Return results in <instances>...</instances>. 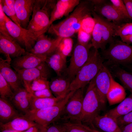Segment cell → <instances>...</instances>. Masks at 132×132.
<instances>
[{"mask_svg":"<svg viewBox=\"0 0 132 132\" xmlns=\"http://www.w3.org/2000/svg\"><path fill=\"white\" fill-rule=\"evenodd\" d=\"M94 10V4L90 0H80L75 9L65 19L56 24H52L48 32L62 38L70 37L78 33L84 18L92 13Z\"/></svg>","mask_w":132,"mask_h":132,"instance_id":"cell-1","label":"cell"},{"mask_svg":"<svg viewBox=\"0 0 132 132\" xmlns=\"http://www.w3.org/2000/svg\"><path fill=\"white\" fill-rule=\"evenodd\" d=\"M55 4L54 0H36L32 18L26 29L36 40L48 31L50 15Z\"/></svg>","mask_w":132,"mask_h":132,"instance_id":"cell-2","label":"cell"},{"mask_svg":"<svg viewBox=\"0 0 132 132\" xmlns=\"http://www.w3.org/2000/svg\"><path fill=\"white\" fill-rule=\"evenodd\" d=\"M103 58L98 49L90 50L88 58L71 81L70 91L85 88L97 75L103 65Z\"/></svg>","mask_w":132,"mask_h":132,"instance_id":"cell-3","label":"cell"},{"mask_svg":"<svg viewBox=\"0 0 132 132\" xmlns=\"http://www.w3.org/2000/svg\"><path fill=\"white\" fill-rule=\"evenodd\" d=\"M92 14L95 21L92 33V46L103 51L107 44H110L114 39L116 24L98 14L94 10Z\"/></svg>","mask_w":132,"mask_h":132,"instance_id":"cell-4","label":"cell"},{"mask_svg":"<svg viewBox=\"0 0 132 132\" xmlns=\"http://www.w3.org/2000/svg\"><path fill=\"white\" fill-rule=\"evenodd\" d=\"M75 91H71L64 99L52 106L40 110H30L23 115L37 124L47 127L59 119L66 105Z\"/></svg>","mask_w":132,"mask_h":132,"instance_id":"cell-5","label":"cell"},{"mask_svg":"<svg viewBox=\"0 0 132 132\" xmlns=\"http://www.w3.org/2000/svg\"><path fill=\"white\" fill-rule=\"evenodd\" d=\"M95 77L89 84L84 97L80 122L89 125L95 129L93 121L104 107L95 84Z\"/></svg>","mask_w":132,"mask_h":132,"instance_id":"cell-6","label":"cell"},{"mask_svg":"<svg viewBox=\"0 0 132 132\" xmlns=\"http://www.w3.org/2000/svg\"><path fill=\"white\" fill-rule=\"evenodd\" d=\"M110 44L102 53L103 58L107 59L109 64L117 65L132 63V46L114 39Z\"/></svg>","mask_w":132,"mask_h":132,"instance_id":"cell-7","label":"cell"},{"mask_svg":"<svg viewBox=\"0 0 132 132\" xmlns=\"http://www.w3.org/2000/svg\"><path fill=\"white\" fill-rule=\"evenodd\" d=\"M92 47L91 43L85 45L78 42L75 46L69 65L64 73L71 81L87 60Z\"/></svg>","mask_w":132,"mask_h":132,"instance_id":"cell-8","label":"cell"},{"mask_svg":"<svg viewBox=\"0 0 132 132\" xmlns=\"http://www.w3.org/2000/svg\"><path fill=\"white\" fill-rule=\"evenodd\" d=\"M84 88L76 90L66 105L58 121L81 122Z\"/></svg>","mask_w":132,"mask_h":132,"instance_id":"cell-9","label":"cell"},{"mask_svg":"<svg viewBox=\"0 0 132 132\" xmlns=\"http://www.w3.org/2000/svg\"><path fill=\"white\" fill-rule=\"evenodd\" d=\"M6 26L10 35L20 45L29 52L35 44L36 40L26 29L17 25L6 16Z\"/></svg>","mask_w":132,"mask_h":132,"instance_id":"cell-10","label":"cell"},{"mask_svg":"<svg viewBox=\"0 0 132 132\" xmlns=\"http://www.w3.org/2000/svg\"><path fill=\"white\" fill-rule=\"evenodd\" d=\"M94 5V11L98 14L104 17L115 24L119 25L130 22V20L121 14L110 0H90Z\"/></svg>","mask_w":132,"mask_h":132,"instance_id":"cell-11","label":"cell"},{"mask_svg":"<svg viewBox=\"0 0 132 132\" xmlns=\"http://www.w3.org/2000/svg\"><path fill=\"white\" fill-rule=\"evenodd\" d=\"M50 68L45 62L31 68L17 70L24 87L29 91L31 84L34 80L40 77L48 79L50 74Z\"/></svg>","mask_w":132,"mask_h":132,"instance_id":"cell-12","label":"cell"},{"mask_svg":"<svg viewBox=\"0 0 132 132\" xmlns=\"http://www.w3.org/2000/svg\"><path fill=\"white\" fill-rule=\"evenodd\" d=\"M62 38L57 37L55 39H52L44 34H42L37 38L34 46L29 52L47 57L56 51Z\"/></svg>","mask_w":132,"mask_h":132,"instance_id":"cell-13","label":"cell"},{"mask_svg":"<svg viewBox=\"0 0 132 132\" xmlns=\"http://www.w3.org/2000/svg\"><path fill=\"white\" fill-rule=\"evenodd\" d=\"M0 52L11 62V57L14 58L25 54L27 51L11 36L8 37L0 33Z\"/></svg>","mask_w":132,"mask_h":132,"instance_id":"cell-14","label":"cell"},{"mask_svg":"<svg viewBox=\"0 0 132 132\" xmlns=\"http://www.w3.org/2000/svg\"><path fill=\"white\" fill-rule=\"evenodd\" d=\"M112 76L109 70L103 64L95 77L96 88L104 106L106 103L107 95L110 85Z\"/></svg>","mask_w":132,"mask_h":132,"instance_id":"cell-15","label":"cell"},{"mask_svg":"<svg viewBox=\"0 0 132 132\" xmlns=\"http://www.w3.org/2000/svg\"><path fill=\"white\" fill-rule=\"evenodd\" d=\"M46 58L27 51L25 54L14 58L11 65L15 71L27 69L35 67L45 62Z\"/></svg>","mask_w":132,"mask_h":132,"instance_id":"cell-16","label":"cell"},{"mask_svg":"<svg viewBox=\"0 0 132 132\" xmlns=\"http://www.w3.org/2000/svg\"><path fill=\"white\" fill-rule=\"evenodd\" d=\"M6 60L0 58V74L10 86L13 92L23 87V85L19 75L11 67Z\"/></svg>","mask_w":132,"mask_h":132,"instance_id":"cell-17","label":"cell"},{"mask_svg":"<svg viewBox=\"0 0 132 132\" xmlns=\"http://www.w3.org/2000/svg\"><path fill=\"white\" fill-rule=\"evenodd\" d=\"M36 0H15V7L21 26L26 29L33 13Z\"/></svg>","mask_w":132,"mask_h":132,"instance_id":"cell-18","label":"cell"},{"mask_svg":"<svg viewBox=\"0 0 132 132\" xmlns=\"http://www.w3.org/2000/svg\"><path fill=\"white\" fill-rule=\"evenodd\" d=\"M71 82L67 76L64 74L52 78L49 81V88L55 98L63 99L71 91L70 88Z\"/></svg>","mask_w":132,"mask_h":132,"instance_id":"cell-19","label":"cell"},{"mask_svg":"<svg viewBox=\"0 0 132 132\" xmlns=\"http://www.w3.org/2000/svg\"><path fill=\"white\" fill-rule=\"evenodd\" d=\"M79 0H59L56 4L50 15L49 26L56 20L64 16H67L72 12L80 3Z\"/></svg>","mask_w":132,"mask_h":132,"instance_id":"cell-20","label":"cell"},{"mask_svg":"<svg viewBox=\"0 0 132 132\" xmlns=\"http://www.w3.org/2000/svg\"><path fill=\"white\" fill-rule=\"evenodd\" d=\"M31 95L24 87H22L14 92L13 96L9 100L20 113L24 115L30 110Z\"/></svg>","mask_w":132,"mask_h":132,"instance_id":"cell-21","label":"cell"},{"mask_svg":"<svg viewBox=\"0 0 132 132\" xmlns=\"http://www.w3.org/2000/svg\"><path fill=\"white\" fill-rule=\"evenodd\" d=\"M23 115L9 100L0 97V123H6Z\"/></svg>","mask_w":132,"mask_h":132,"instance_id":"cell-22","label":"cell"},{"mask_svg":"<svg viewBox=\"0 0 132 132\" xmlns=\"http://www.w3.org/2000/svg\"><path fill=\"white\" fill-rule=\"evenodd\" d=\"M126 94L124 88L116 81L112 76L110 85L107 95L109 105L120 103L125 98Z\"/></svg>","mask_w":132,"mask_h":132,"instance_id":"cell-23","label":"cell"},{"mask_svg":"<svg viewBox=\"0 0 132 132\" xmlns=\"http://www.w3.org/2000/svg\"><path fill=\"white\" fill-rule=\"evenodd\" d=\"M93 124L95 129L96 127L105 132H122L115 121L105 114L96 117Z\"/></svg>","mask_w":132,"mask_h":132,"instance_id":"cell-24","label":"cell"},{"mask_svg":"<svg viewBox=\"0 0 132 132\" xmlns=\"http://www.w3.org/2000/svg\"><path fill=\"white\" fill-rule=\"evenodd\" d=\"M45 62L49 67L55 71L57 76L64 74L67 68L66 58L56 51L47 57Z\"/></svg>","mask_w":132,"mask_h":132,"instance_id":"cell-25","label":"cell"},{"mask_svg":"<svg viewBox=\"0 0 132 132\" xmlns=\"http://www.w3.org/2000/svg\"><path fill=\"white\" fill-rule=\"evenodd\" d=\"M37 124L23 115L6 123H0V129H9L19 131L23 132Z\"/></svg>","mask_w":132,"mask_h":132,"instance_id":"cell-26","label":"cell"},{"mask_svg":"<svg viewBox=\"0 0 132 132\" xmlns=\"http://www.w3.org/2000/svg\"><path fill=\"white\" fill-rule=\"evenodd\" d=\"M132 111V93L125 98L116 107L108 111L105 114L115 121L119 117Z\"/></svg>","mask_w":132,"mask_h":132,"instance_id":"cell-27","label":"cell"},{"mask_svg":"<svg viewBox=\"0 0 132 132\" xmlns=\"http://www.w3.org/2000/svg\"><path fill=\"white\" fill-rule=\"evenodd\" d=\"M62 100L55 97L38 98L31 94L30 98V110H40L48 108L56 104Z\"/></svg>","mask_w":132,"mask_h":132,"instance_id":"cell-28","label":"cell"},{"mask_svg":"<svg viewBox=\"0 0 132 132\" xmlns=\"http://www.w3.org/2000/svg\"><path fill=\"white\" fill-rule=\"evenodd\" d=\"M111 67L113 74L119 80L124 88L132 93V73L128 72L117 65H112Z\"/></svg>","mask_w":132,"mask_h":132,"instance_id":"cell-29","label":"cell"},{"mask_svg":"<svg viewBox=\"0 0 132 132\" xmlns=\"http://www.w3.org/2000/svg\"><path fill=\"white\" fill-rule=\"evenodd\" d=\"M15 2V0H0V4L5 14L13 22L21 26L16 13Z\"/></svg>","mask_w":132,"mask_h":132,"instance_id":"cell-30","label":"cell"},{"mask_svg":"<svg viewBox=\"0 0 132 132\" xmlns=\"http://www.w3.org/2000/svg\"><path fill=\"white\" fill-rule=\"evenodd\" d=\"M73 44V40L71 37L62 38L56 51L66 58L67 57L72 55Z\"/></svg>","mask_w":132,"mask_h":132,"instance_id":"cell-31","label":"cell"},{"mask_svg":"<svg viewBox=\"0 0 132 132\" xmlns=\"http://www.w3.org/2000/svg\"><path fill=\"white\" fill-rule=\"evenodd\" d=\"M56 122L60 124L65 132H90L82 126L81 122L69 121H59Z\"/></svg>","mask_w":132,"mask_h":132,"instance_id":"cell-32","label":"cell"},{"mask_svg":"<svg viewBox=\"0 0 132 132\" xmlns=\"http://www.w3.org/2000/svg\"><path fill=\"white\" fill-rule=\"evenodd\" d=\"M114 36H119L121 38L132 35V22L116 24Z\"/></svg>","mask_w":132,"mask_h":132,"instance_id":"cell-33","label":"cell"},{"mask_svg":"<svg viewBox=\"0 0 132 132\" xmlns=\"http://www.w3.org/2000/svg\"><path fill=\"white\" fill-rule=\"evenodd\" d=\"M92 13L87 15L82 21L80 30L92 35L95 23V20Z\"/></svg>","mask_w":132,"mask_h":132,"instance_id":"cell-34","label":"cell"},{"mask_svg":"<svg viewBox=\"0 0 132 132\" xmlns=\"http://www.w3.org/2000/svg\"><path fill=\"white\" fill-rule=\"evenodd\" d=\"M13 94L10 86L0 74V97L9 100Z\"/></svg>","mask_w":132,"mask_h":132,"instance_id":"cell-35","label":"cell"},{"mask_svg":"<svg viewBox=\"0 0 132 132\" xmlns=\"http://www.w3.org/2000/svg\"><path fill=\"white\" fill-rule=\"evenodd\" d=\"M49 81L47 79L40 77L33 80L31 83L29 92L31 93L32 92L47 88H49Z\"/></svg>","mask_w":132,"mask_h":132,"instance_id":"cell-36","label":"cell"},{"mask_svg":"<svg viewBox=\"0 0 132 132\" xmlns=\"http://www.w3.org/2000/svg\"><path fill=\"white\" fill-rule=\"evenodd\" d=\"M116 9L122 15L127 19L132 20L127 11L123 0H110Z\"/></svg>","mask_w":132,"mask_h":132,"instance_id":"cell-37","label":"cell"},{"mask_svg":"<svg viewBox=\"0 0 132 132\" xmlns=\"http://www.w3.org/2000/svg\"><path fill=\"white\" fill-rule=\"evenodd\" d=\"M121 127L132 123V111L117 118L115 120Z\"/></svg>","mask_w":132,"mask_h":132,"instance_id":"cell-38","label":"cell"},{"mask_svg":"<svg viewBox=\"0 0 132 132\" xmlns=\"http://www.w3.org/2000/svg\"><path fill=\"white\" fill-rule=\"evenodd\" d=\"M6 16L0 4V33L7 36L11 37L6 26Z\"/></svg>","mask_w":132,"mask_h":132,"instance_id":"cell-39","label":"cell"},{"mask_svg":"<svg viewBox=\"0 0 132 132\" xmlns=\"http://www.w3.org/2000/svg\"><path fill=\"white\" fill-rule=\"evenodd\" d=\"M92 35L86 33L80 30L78 33V42L83 44L87 45L91 43Z\"/></svg>","mask_w":132,"mask_h":132,"instance_id":"cell-40","label":"cell"},{"mask_svg":"<svg viewBox=\"0 0 132 132\" xmlns=\"http://www.w3.org/2000/svg\"><path fill=\"white\" fill-rule=\"evenodd\" d=\"M31 94L34 96L40 98H53L55 97L52 93L49 88L34 91Z\"/></svg>","mask_w":132,"mask_h":132,"instance_id":"cell-41","label":"cell"},{"mask_svg":"<svg viewBox=\"0 0 132 132\" xmlns=\"http://www.w3.org/2000/svg\"><path fill=\"white\" fill-rule=\"evenodd\" d=\"M46 132H65L60 124L57 122L52 123L46 128Z\"/></svg>","mask_w":132,"mask_h":132,"instance_id":"cell-42","label":"cell"},{"mask_svg":"<svg viewBox=\"0 0 132 132\" xmlns=\"http://www.w3.org/2000/svg\"><path fill=\"white\" fill-rule=\"evenodd\" d=\"M123 0L126 6L129 15L132 19V0Z\"/></svg>","mask_w":132,"mask_h":132,"instance_id":"cell-43","label":"cell"},{"mask_svg":"<svg viewBox=\"0 0 132 132\" xmlns=\"http://www.w3.org/2000/svg\"><path fill=\"white\" fill-rule=\"evenodd\" d=\"M43 127L37 124L31 127L24 132H40Z\"/></svg>","mask_w":132,"mask_h":132,"instance_id":"cell-44","label":"cell"},{"mask_svg":"<svg viewBox=\"0 0 132 132\" xmlns=\"http://www.w3.org/2000/svg\"><path fill=\"white\" fill-rule=\"evenodd\" d=\"M120 127L122 132H132V123Z\"/></svg>","mask_w":132,"mask_h":132,"instance_id":"cell-45","label":"cell"},{"mask_svg":"<svg viewBox=\"0 0 132 132\" xmlns=\"http://www.w3.org/2000/svg\"><path fill=\"white\" fill-rule=\"evenodd\" d=\"M121 41L128 45L132 44V35L121 38Z\"/></svg>","mask_w":132,"mask_h":132,"instance_id":"cell-46","label":"cell"},{"mask_svg":"<svg viewBox=\"0 0 132 132\" xmlns=\"http://www.w3.org/2000/svg\"><path fill=\"white\" fill-rule=\"evenodd\" d=\"M0 130V132H24V131H19L9 129H3Z\"/></svg>","mask_w":132,"mask_h":132,"instance_id":"cell-47","label":"cell"},{"mask_svg":"<svg viewBox=\"0 0 132 132\" xmlns=\"http://www.w3.org/2000/svg\"><path fill=\"white\" fill-rule=\"evenodd\" d=\"M46 127H43L40 132H46Z\"/></svg>","mask_w":132,"mask_h":132,"instance_id":"cell-48","label":"cell"},{"mask_svg":"<svg viewBox=\"0 0 132 132\" xmlns=\"http://www.w3.org/2000/svg\"><path fill=\"white\" fill-rule=\"evenodd\" d=\"M129 67L130 68V69L132 71V67L130 66V67Z\"/></svg>","mask_w":132,"mask_h":132,"instance_id":"cell-49","label":"cell"}]
</instances>
